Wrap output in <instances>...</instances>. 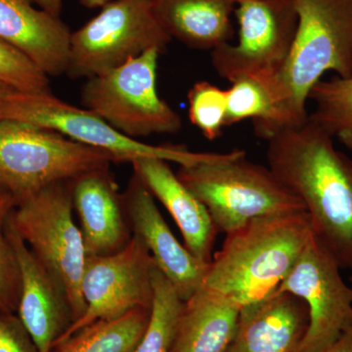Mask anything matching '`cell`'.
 I'll use <instances>...</instances> for the list:
<instances>
[{
  "label": "cell",
  "mask_w": 352,
  "mask_h": 352,
  "mask_svg": "<svg viewBox=\"0 0 352 352\" xmlns=\"http://www.w3.org/2000/svg\"><path fill=\"white\" fill-rule=\"evenodd\" d=\"M190 122L210 141L221 135L227 120V92L214 83L201 80L190 88Z\"/></svg>",
  "instance_id": "obj_24"
},
{
  "label": "cell",
  "mask_w": 352,
  "mask_h": 352,
  "mask_svg": "<svg viewBox=\"0 0 352 352\" xmlns=\"http://www.w3.org/2000/svg\"><path fill=\"white\" fill-rule=\"evenodd\" d=\"M0 120L19 122L63 134L72 140L109 153L115 163L139 157H157L189 166L208 159L210 153L189 151L180 146H154L129 138L96 113L57 98L51 92L15 90L0 105Z\"/></svg>",
  "instance_id": "obj_9"
},
{
  "label": "cell",
  "mask_w": 352,
  "mask_h": 352,
  "mask_svg": "<svg viewBox=\"0 0 352 352\" xmlns=\"http://www.w3.org/2000/svg\"><path fill=\"white\" fill-rule=\"evenodd\" d=\"M74 212L80 219L87 256L117 254L132 239L122 194L110 168L82 173L71 180Z\"/></svg>",
  "instance_id": "obj_15"
},
{
  "label": "cell",
  "mask_w": 352,
  "mask_h": 352,
  "mask_svg": "<svg viewBox=\"0 0 352 352\" xmlns=\"http://www.w3.org/2000/svg\"><path fill=\"white\" fill-rule=\"evenodd\" d=\"M298 22L286 64L271 87L270 119L254 126L267 141L307 120L309 94L322 76H352V0H294Z\"/></svg>",
  "instance_id": "obj_2"
},
{
  "label": "cell",
  "mask_w": 352,
  "mask_h": 352,
  "mask_svg": "<svg viewBox=\"0 0 352 352\" xmlns=\"http://www.w3.org/2000/svg\"><path fill=\"white\" fill-rule=\"evenodd\" d=\"M0 352H41L17 314L1 309Z\"/></svg>",
  "instance_id": "obj_28"
},
{
  "label": "cell",
  "mask_w": 352,
  "mask_h": 352,
  "mask_svg": "<svg viewBox=\"0 0 352 352\" xmlns=\"http://www.w3.org/2000/svg\"><path fill=\"white\" fill-rule=\"evenodd\" d=\"M3 193H8V192H7V190L6 189V187L3 186V184L0 182V194Z\"/></svg>",
  "instance_id": "obj_33"
},
{
  "label": "cell",
  "mask_w": 352,
  "mask_h": 352,
  "mask_svg": "<svg viewBox=\"0 0 352 352\" xmlns=\"http://www.w3.org/2000/svg\"><path fill=\"white\" fill-rule=\"evenodd\" d=\"M308 324L309 314L302 298L274 291L241 307L226 352H298Z\"/></svg>",
  "instance_id": "obj_16"
},
{
  "label": "cell",
  "mask_w": 352,
  "mask_h": 352,
  "mask_svg": "<svg viewBox=\"0 0 352 352\" xmlns=\"http://www.w3.org/2000/svg\"><path fill=\"white\" fill-rule=\"evenodd\" d=\"M32 0H0V39L48 76L66 74L71 34L61 19Z\"/></svg>",
  "instance_id": "obj_17"
},
{
  "label": "cell",
  "mask_w": 352,
  "mask_h": 352,
  "mask_svg": "<svg viewBox=\"0 0 352 352\" xmlns=\"http://www.w3.org/2000/svg\"><path fill=\"white\" fill-rule=\"evenodd\" d=\"M238 43L212 51L217 75L229 82L252 78L271 90L293 47L298 17L294 0H238Z\"/></svg>",
  "instance_id": "obj_10"
},
{
  "label": "cell",
  "mask_w": 352,
  "mask_h": 352,
  "mask_svg": "<svg viewBox=\"0 0 352 352\" xmlns=\"http://www.w3.org/2000/svg\"><path fill=\"white\" fill-rule=\"evenodd\" d=\"M176 175L208 208L219 232L258 217L305 212L270 168L249 161L243 150L210 153L204 161L180 166Z\"/></svg>",
  "instance_id": "obj_4"
},
{
  "label": "cell",
  "mask_w": 352,
  "mask_h": 352,
  "mask_svg": "<svg viewBox=\"0 0 352 352\" xmlns=\"http://www.w3.org/2000/svg\"><path fill=\"white\" fill-rule=\"evenodd\" d=\"M72 32L66 75H103L146 51L166 50L171 38L160 25L151 0H113Z\"/></svg>",
  "instance_id": "obj_8"
},
{
  "label": "cell",
  "mask_w": 352,
  "mask_h": 352,
  "mask_svg": "<svg viewBox=\"0 0 352 352\" xmlns=\"http://www.w3.org/2000/svg\"><path fill=\"white\" fill-rule=\"evenodd\" d=\"M226 92V126L248 119L252 120L254 126H258L270 119L273 100L264 83L256 78H242L231 82Z\"/></svg>",
  "instance_id": "obj_25"
},
{
  "label": "cell",
  "mask_w": 352,
  "mask_h": 352,
  "mask_svg": "<svg viewBox=\"0 0 352 352\" xmlns=\"http://www.w3.org/2000/svg\"><path fill=\"white\" fill-rule=\"evenodd\" d=\"M153 298L149 321L133 352H170L185 302L168 278L153 268Z\"/></svg>",
  "instance_id": "obj_22"
},
{
  "label": "cell",
  "mask_w": 352,
  "mask_h": 352,
  "mask_svg": "<svg viewBox=\"0 0 352 352\" xmlns=\"http://www.w3.org/2000/svg\"><path fill=\"white\" fill-rule=\"evenodd\" d=\"M340 268L312 238L289 274L275 289L302 298L309 324L298 352H320L352 327V288Z\"/></svg>",
  "instance_id": "obj_12"
},
{
  "label": "cell",
  "mask_w": 352,
  "mask_h": 352,
  "mask_svg": "<svg viewBox=\"0 0 352 352\" xmlns=\"http://www.w3.org/2000/svg\"><path fill=\"white\" fill-rule=\"evenodd\" d=\"M122 201L132 234L144 242L157 270L186 302L203 287L210 263L199 261L178 242L151 192L134 173Z\"/></svg>",
  "instance_id": "obj_13"
},
{
  "label": "cell",
  "mask_w": 352,
  "mask_h": 352,
  "mask_svg": "<svg viewBox=\"0 0 352 352\" xmlns=\"http://www.w3.org/2000/svg\"><path fill=\"white\" fill-rule=\"evenodd\" d=\"M309 99L315 103L309 120L352 151V76L321 80Z\"/></svg>",
  "instance_id": "obj_23"
},
{
  "label": "cell",
  "mask_w": 352,
  "mask_h": 352,
  "mask_svg": "<svg viewBox=\"0 0 352 352\" xmlns=\"http://www.w3.org/2000/svg\"><path fill=\"white\" fill-rule=\"evenodd\" d=\"M10 219L36 258L63 285L75 323L87 307L82 292L87 254L74 219L71 180L53 183L20 201Z\"/></svg>",
  "instance_id": "obj_6"
},
{
  "label": "cell",
  "mask_w": 352,
  "mask_h": 352,
  "mask_svg": "<svg viewBox=\"0 0 352 352\" xmlns=\"http://www.w3.org/2000/svg\"><path fill=\"white\" fill-rule=\"evenodd\" d=\"M161 54L148 50L108 73L87 78L80 95L83 107L131 138L178 133L182 118L157 92Z\"/></svg>",
  "instance_id": "obj_7"
},
{
  "label": "cell",
  "mask_w": 352,
  "mask_h": 352,
  "mask_svg": "<svg viewBox=\"0 0 352 352\" xmlns=\"http://www.w3.org/2000/svg\"><path fill=\"white\" fill-rule=\"evenodd\" d=\"M15 90L17 89H15V88L10 87V85L0 80V105H1L7 97H8L11 94H13Z\"/></svg>",
  "instance_id": "obj_31"
},
{
  "label": "cell",
  "mask_w": 352,
  "mask_h": 352,
  "mask_svg": "<svg viewBox=\"0 0 352 352\" xmlns=\"http://www.w3.org/2000/svg\"><path fill=\"white\" fill-rule=\"evenodd\" d=\"M112 163L109 153L56 131L0 120V182L17 204L53 183Z\"/></svg>",
  "instance_id": "obj_5"
},
{
  "label": "cell",
  "mask_w": 352,
  "mask_h": 352,
  "mask_svg": "<svg viewBox=\"0 0 352 352\" xmlns=\"http://www.w3.org/2000/svg\"><path fill=\"white\" fill-rule=\"evenodd\" d=\"M238 0H151L160 25L187 47L214 50L233 38Z\"/></svg>",
  "instance_id": "obj_19"
},
{
  "label": "cell",
  "mask_w": 352,
  "mask_h": 352,
  "mask_svg": "<svg viewBox=\"0 0 352 352\" xmlns=\"http://www.w3.org/2000/svg\"><path fill=\"white\" fill-rule=\"evenodd\" d=\"M32 1L50 15L60 18L62 7H63V0H32Z\"/></svg>",
  "instance_id": "obj_30"
},
{
  "label": "cell",
  "mask_w": 352,
  "mask_h": 352,
  "mask_svg": "<svg viewBox=\"0 0 352 352\" xmlns=\"http://www.w3.org/2000/svg\"><path fill=\"white\" fill-rule=\"evenodd\" d=\"M320 352H352V327L342 333L335 344Z\"/></svg>",
  "instance_id": "obj_29"
},
{
  "label": "cell",
  "mask_w": 352,
  "mask_h": 352,
  "mask_svg": "<svg viewBox=\"0 0 352 352\" xmlns=\"http://www.w3.org/2000/svg\"><path fill=\"white\" fill-rule=\"evenodd\" d=\"M110 0H80L82 6L87 7V8H97V7H102L105 6L106 3Z\"/></svg>",
  "instance_id": "obj_32"
},
{
  "label": "cell",
  "mask_w": 352,
  "mask_h": 352,
  "mask_svg": "<svg viewBox=\"0 0 352 352\" xmlns=\"http://www.w3.org/2000/svg\"><path fill=\"white\" fill-rule=\"evenodd\" d=\"M267 143L268 168L302 201L315 240L352 271V159L309 118Z\"/></svg>",
  "instance_id": "obj_1"
},
{
  "label": "cell",
  "mask_w": 352,
  "mask_h": 352,
  "mask_svg": "<svg viewBox=\"0 0 352 352\" xmlns=\"http://www.w3.org/2000/svg\"><path fill=\"white\" fill-rule=\"evenodd\" d=\"M16 205L11 194H0V309L14 314L19 305L21 274L17 254L7 235L6 223Z\"/></svg>",
  "instance_id": "obj_26"
},
{
  "label": "cell",
  "mask_w": 352,
  "mask_h": 352,
  "mask_svg": "<svg viewBox=\"0 0 352 352\" xmlns=\"http://www.w3.org/2000/svg\"><path fill=\"white\" fill-rule=\"evenodd\" d=\"M6 232L19 263L21 291L18 316L39 351L50 352L74 323L63 285L50 272L14 227L9 215Z\"/></svg>",
  "instance_id": "obj_14"
},
{
  "label": "cell",
  "mask_w": 352,
  "mask_h": 352,
  "mask_svg": "<svg viewBox=\"0 0 352 352\" xmlns=\"http://www.w3.org/2000/svg\"><path fill=\"white\" fill-rule=\"evenodd\" d=\"M50 76L22 52L0 39V80L31 94L50 92Z\"/></svg>",
  "instance_id": "obj_27"
},
{
  "label": "cell",
  "mask_w": 352,
  "mask_h": 352,
  "mask_svg": "<svg viewBox=\"0 0 352 352\" xmlns=\"http://www.w3.org/2000/svg\"><path fill=\"white\" fill-rule=\"evenodd\" d=\"M151 308H136L119 318L97 320L57 342L50 352H133Z\"/></svg>",
  "instance_id": "obj_21"
},
{
  "label": "cell",
  "mask_w": 352,
  "mask_h": 352,
  "mask_svg": "<svg viewBox=\"0 0 352 352\" xmlns=\"http://www.w3.org/2000/svg\"><path fill=\"white\" fill-rule=\"evenodd\" d=\"M241 307L201 288L185 302L170 352H226Z\"/></svg>",
  "instance_id": "obj_20"
},
{
  "label": "cell",
  "mask_w": 352,
  "mask_h": 352,
  "mask_svg": "<svg viewBox=\"0 0 352 352\" xmlns=\"http://www.w3.org/2000/svg\"><path fill=\"white\" fill-rule=\"evenodd\" d=\"M131 164L134 175L175 219L185 248L199 261L212 263L219 230L208 208L180 182L168 162L157 157H139Z\"/></svg>",
  "instance_id": "obj_18"
},
{
  "label": "cell",
  "mask_w": 352,
  "mask_h": 352,
  "mask_svg": "<svg viewBox=\"0 0 352 352\" xmlns=\"http://www.w3.org/2000/svg\"><path fill=\"white\" fill-rule=\"evenodd\" d=\"M154 265L144 242L136 235L117 254L87 256L82 281L85 314L57 342L95 321L119 318L136 308H151Z\"/></svg>",
  "instance_id": "obj_11"
},
{
  "label": "cell",
  "mask_w": 352,
  "mask_h": 352,
  "mask_svg": "<svg viewBox=\"0 0 352 352\" xmlns=\"http://www.w3.org/2000/svg\"><path fill=\"white\" fill-rule=\"evenodd\" d=\"M351 288H352V276L351 277Z\"/></svg>",
  "instance_id": "obj_34"
},
{
  "label": "cell",
  "mask_w": 352,
  "mask_h": 352,
  "mask_svg": "<svg viewBox=\"0 0 352 352\" xmlns=\"http://www.w3.org/2000/svg\"><path fill=\"white\" fill-rule=\"evenodd\" d=\"M314 238L307 212L258 217L226 234L201 288L242 307L270 295Z\"/></svg>",
  "instance_id": "obj_3"
}]
</instances>
